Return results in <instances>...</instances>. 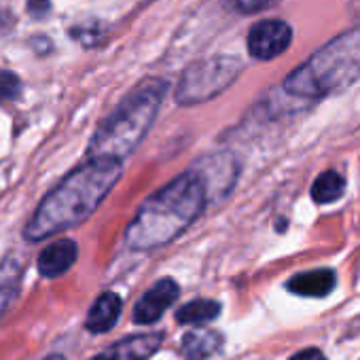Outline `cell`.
Listing matches in <instances>:
<instances>
[{
  "label": "cell",
  "instance_id": "cell-1",
  "mask_svg": "<svg viewBox=\"0 0 360 360\" xmlns=\"http://www.w3.org/2000/svg\"><path fill=\"white\" fill-rule=\"evenodd\" d=\"M121 178V161L89 159L47 193L26 227L30 242L45 240L87 221Z\"/></svg>",
  "mask_w": 360,
  "mask_h": 360
},
{
  "label": "cell",
  "instance_id": "cell-2",
  "mask_svg": "<svg viewBox=\"0 0 360 360\" xmlns=\"http://www.w3.org/2000/svg\"><path fill=\"white\" fill-rule=\"evenodd\" d=\"M206 180L198 172H185L150 195L131 225L125 242L134 250H153L183 233L206 208Z\"/></svg>",
  "mask_w": 360,
  "mask_h": 360
},
{
  "label": "cell",
  "instance_id": "cell-3",
  "mask_svg": "<svg viewBox=\"0 0 360 360\" xmlns=\"http://www.w3.org/2000/svg\"><path fill=\"white\" fill-rule=\"evenodd\" d=\"M360 79V26L352 28L322 49L303 66L292 70L284 89L299 98H326Z\"/></svg>",
  "mask_w": 360,
  "mask_h": 360
},
{
  "label": "cell",
  "instance_id": "cell-4",
  "mask_svg": "<svg viewBox=\"0 0 360 360\" xmlns=\"http://www.w3.org/2000/svg\"><path fill=\"white\" fill-rule=\"evenodd\" d=\"M163 94L165 83L161 81H148L131 91L96 131L87 150L89 159L121 161L127 157L150 129Z\"/></svg>",
  "mask_w": 360,
  "mask_h": 360
},
{
  "label": "cell",
  "instance_id": "cell-5",
  "mask_svg": "<svg viewBox=\"0 0 360 360\" xmlns=\"http://www.w3.org/2000/svg\"><path fill=\"white\" fill-rule=\"evenodd\" d=\"M238 70L240 66L236 64V60H210L187 70L178 87V102L195 104L206 98H212L233 81Z\"/></svg>",
  "mask_w": 360,
  "mask_h": 360
},
{
  "label": "cell",
  "instance_id": "cell-6",
  "mask_svg": "<svg viewBox=\"0 0 360 360\" xmlns=\"http://www.w3.org/2000/svg\"><path fill=\"white\" fill-rule=\"evenodd\" d=\"M292 30L282 20H263L248 34V51L257 60H274L288 49Z\"/></svg>",
  "mask_w": 360,
  "mask_h": 360
},
{
  "label": "cell",
  "instance_id": "cell-7",
  "mask_svg": "<svg viewBox=\"0 0 360 360\" xmlns=\"http://www.w3.org/2000/svg\"><path fill=\"white\" fill-rule=\"evenodd\" d=\"M178 284L172 278L159 280L155 286H150L140 301L134 307V322L138 324H153L157 322L163 311L178 299Z\"/></svg>",
  "mask_w": 360,
  "mask_h": 360
},
{
  "label": "cell",
  "instance_id": "cell-8",
  "mask_svg": "<svg viewBox=\"0 0 360 360\" xmlns=\"http://www.w3.org/2000/svg\"><path fill=\"white\" fill-rule=\"evenodd\" d=\"M163 335L161 333H146V335H136L127 337L125 341L112 345L110 349L102 352L94 360H146L159 345H161Z\"/></svg>",
  "mask_w": 360,
  "mask_h": 360
},
{
  "label": "cell",
  "instance_id": "cell-9",
  "mask_svg": "<svg viewBox=\"0 0 360 360\" xmlns=\"http://www.w3.org/2000/svg\"><path fill=\"white\" fill-rule=\"evenodd\" d=\"M77 261V244L72 240H58L49 244L39 257V271L45 278H58Z\"/></svg>",
  "mask_w": 360,
  "mask_h": 360
},
{
  "label": "cell",
  "instance_id": "cell-10",
  "mask_svg": "<svg viewBox=\"0 0 360 360\" xmlns=\"http://www.w3.org/2000/svg\"><path fill=\"white\" fill-rule=\"evenodd\" d=\"M335 284H337L335 271L316 269V271H305V274L290 278L286 288L301 297H324L335 288Z\"/></svg>",
  "mask_w": 360,
  "mask_h": 360
},
{
  "label": "cell",
  "instance_id": "cell-11",
  "mask_svg": "<svg viewBox=\"0 0 360 360\" xmlns=\"http://www.w3.org/2000/svg\"><path fill=\"white\" fill-rule=\"evenodd\" d=\"M121 297L115 292H104L102 297H98V301L91 305L89 316H87V330L91 333H106L115 326L119 314H121Z\"/></svg>",
  "mask_w": 360,
  "mask_h": 360
},
{
  "label": "cell",
  "instance_id": "cell-12",
  "mask_svg": "<svg viewBox=\"0 0 360 360\" xmlns=\"http://www.w3.org/2000/svg\"><path fill=\"white\" fill-rule=\"evenodd\" d=\"M221 345H223V337L219 333L210 328H195L183 337V341H180V352L189 360H202L219 352Z\"/></svg>",
  "mask_w": 360,
  "mask_h": 360
},
{
  "label": "cell",
  "instance_id": "cell-13",
  "mask_svg": "<svg viewBox=\"0 0 360 360\" xmlns=\"http://www.w3.org/2000/svg\"><path fill=\"white\" fill-rule=\"evenodd\" d=\"M219 314H221V303L210 301V299H198V301H191V303L180 307L176 311V320L180 324L202 326V324H208V322L217 320Z\"/></svg>",
  "mask_w": 360,
  "mask_h": 360
},
{
  "label": "cell",
  "instance_id": "cell-14",
  "mask_svg": "<svg viewBox=\"0 0 360 360\" xmlns=\"http://www.w3.org/2000/svg\"><path fill=\"white\" fill-rule=\"evenodd\" d=\"M345 191V180L337 172H322L311 187V200L316 204H330L337 202Z\"/></svg>",
  "mask_w": 360,
  "mask_h": 360
},
{
  "label": "cell",
  "instance_id": "cell-15",
  "mask_svg": "<svg viewBox=\"0 0 360 360\" xmlns=\"http://www.w3.org/2000/svg\"><path fill=\"white\" fill-rule=\"evenodd\" d=\"M20 89H22V83H20L18 75H13L9 70L0 72V98H7V100L18 98Z\"/></svg>",
  "mask_w": 360,
  "mask_h": 360
},
{
  "label": "cell",
  "instance_id": "cell-16",
  "mask_svg": "<svg viewBox=\"0 0 360 360\" xmlns=\"http://www.w3.org/2000/svg\"><path fill=\"white\" fill-rule=\"evenodd\" d=\"M274 3H276V0H233V5L244 13H257V11H261V9H265V7H269Z\"/></svg>",
  "mask_w": 360,
  "mask_h": 360
},
{
  "label": "cell",
  "instance_id": "cell-17",
  "mask_svg": "<svg viewBox=\"0 0 360 360\" xmlns=\"http://www.w3.org/2000/svg\"><path fill=\"white\" fill-rule=\"evenodd\" d=\"M290 360H326L324 358V354L320 352V349H314V347H309V349H303V352H297Z\"/></svg>",
  "mask_w": 360,
  "mask_h": 360
},
{
  "label": "cell",
  "instance_id": "cell-18",
  "mask_svg": "<svg viewBox=\"0 0 360 360\" xmlns=\"http://www.w3.org/2000/svg\"><path fill=\"white\" fill-rule=\"evenodd\" d=\"M45 360H66V358L60 356V354H56V356H49V358H45Z\"/></svg>",
  "mask_w": 360,
  "mask_h": 360
}]
</instances>
